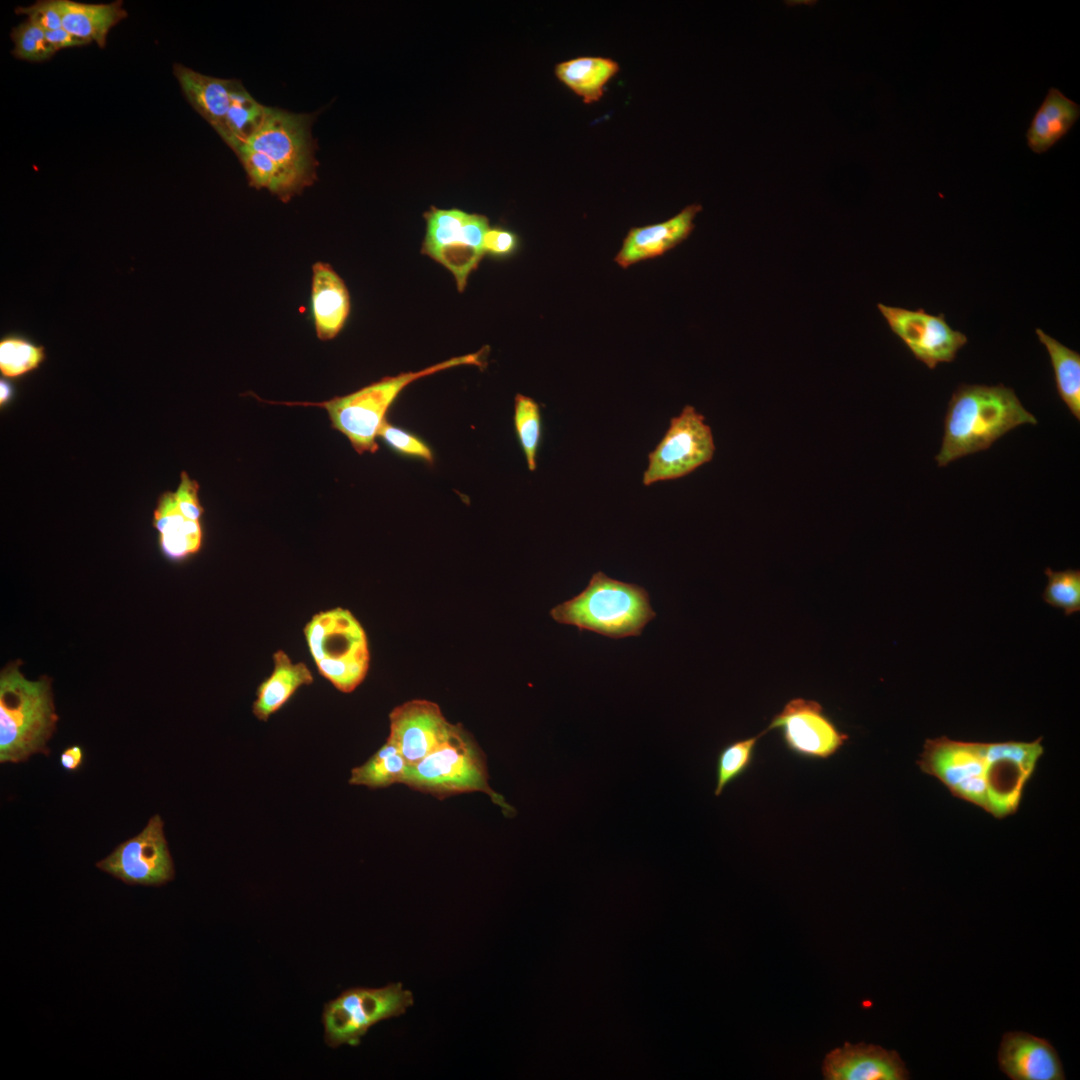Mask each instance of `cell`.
<instances>
[{
	"label": "cell",
	"instance_id": "20",
	"mask_svg": "<svg viewBox=\"0 0 1080 1080\" xmlns=\"http://www.w3.org/2000/svg\"><path fill=\"white\" fill-rule=\"evenodd\" d=\"M153 526L159 537L162 554L171 561H181L197 553L202 545L200 521L188 518L180 509L174 492L163 493L153 513Z\"/></svg>",
	"mask_w": 1080,
	"mask_h": 1080
},
{
	"label": "cell",
	"instance_id": "21",
	"mask_svg": "<svg viewBox=\"0 0 1080 1080\" xmlns=\"http://www.w3.org/2000/svg\"><path fill=\"white\" fill-rule=\"evenodd\" d=\"M173 74L193 109L220 132L239 80L204 75L180 63L173 65Z\"/></svg>",
	"mask_w": 1080,
	"mask_h": 1080
},
{
	"label": "cell",
	"instance_id": "23",
	"mask_svg": "<svg viewBox=\"0 0 1080 1080\" xmlns=\"http://www.w3.org/2000/svg\"><path fill=\"white\" fill-rule=\"evenodd\" d=\"M273 660V672L259 685L252 706L254 716L261 721H267L284 706L298 688L313 682L308 667L301 662L293 663L285 652L277 651Z\"/></svg>",
	"mask_w": 1080,
	"mask_h": 1080
},
{
	"label": "cell",
	"instance_id": "4",
	"mask_svg": "<svg viewBox=\"0 0 1080 1080\" xmlns=\"http://www.w3.org/2000/svg\"><path fill=\"white\" fill-rule=\"evenodd\" d=\"M551 617L613 639L639 636L656 617L646 589L634 583L594 573L586 588L575 597L555 606Z\"/></svg>",
	"mask_w": 1080,
	"mask_h": 1080
},
{
	"label": "cell",
	"instance_id": "30",
	"mask_svg": "<svg viewBox=\"0 0 1080 1080\" xmlns=\"http://www.w3.org/2000/svg\"><path fill=\"white\" fill-rule=\"evenodd\" d=\"M44 360V347L21 335L10 334L0 341V372L6 378L22 377Z\"/></svg>",
	"mask_w": 1080,
	"mask_h": 1080
},
{
	"label": "cell",
	"instance_id": "7",
	"mask_svg": "<svg viewBox=\"0 0 1080 1080\" xmlns=\"http://www.w3.org/2000/svg\"><path fill=\"white\" fill-rule=\"evenodd\" d=\"M319 673L341 692L355 690L369 668L365 630L353 614L335 608L315 615L304 629Z\"/></svg>",
	"mask_w": 1080,
	"mask_h": 1080
},
{
	"label": "cell",
	"instance_id": "11",
	"mask_svg": "<svg viewBox=\"0 0 1080 1080\" xmlns=\"http://www.w3.org/2000/svg\"><path fill=\"white\" fill-rule=\"evenodd\" d=\"M714 452L710 426L693 406L686 405L679 415L671 418L665 435L648 454L643 484L650 486L684 477L711 461Z\"/></svg>",
	"mask_w": 1080,
	"mask_h": 1080
},
{
	"label": "cell",
	"instance_id": "36",
	"mask_svg": "<svg viewBox=\"0 0 1080 1080\" xmlns=\"http://www.w3.org/2000/svg\"><path fill=\"white\" fill-rule=\"evenodd\" d=\"M518 246V236L510 230L499 227H490L483 240L485 253L496 256L511 255L517 250Z\"/></svg>",
	"mask_w": 1080,
	"mask_h": 1080
},
{
	"label": "cell",
	"instance_id": "19",
	"mask_svg": "<svg viewBox=\"0 0 1080 1080\" xmlns=\"http://www.w3.org/2000/svg\"><path fill=\"white\" fill-rule=\"evenodd\" d=\"M350 295L344 280L322 261L312 266L311 312L319 340L334 339L350 314Z\"/></svg>",
	"mask_w": 1080,
	"mask_h": 1080
},
{
	"label": "cell",
	"instance_id": "18",
	"mask_svg": "<svg viewBox=\"0 0 1080 1080\" xmlns=\"http://www.w3.org/2000/svg\"><path fill=\"white\" fill-rule=\"evenodd\" d=\"M701 211L702 206L694 203L666 221L631 228L614 261L627 269L638 262L664 255L690 236L695 228L694 219Z\"/></svg>",
	"mask_w": 1080,
	"mask_h": 1080
},
{
	"label": "cell",
	"instance_id": "38",
	"mask_svg": "<svg viewBox=\"0 0 1080 1080\" xmlns=\"http://www.w3.org/2000/svg\"><path fill=\"white\" fill-rule=\"evenodd\" d=\"M84 751L79 745L67 747L60 755V764L67 771H76L82 764Z\"/></svg>",
	"mask_w": 1080,
	"mask_h": 1080
},
{
	"label": "cell",
	"instance_id": "17",
	"mask_svg": "<svg viewBox=\"0 0 1080 1080\" xmlns=\"http://www.w3.org/2000/svg\"><path fill=\"white\" fill-rule=\"evenodd\" d=\"M1000 1070L1012 1080H1063L1056 1049L1044 1039L1022 1031L1003 1035L997 1054Z\"/></svg>",
	"mask_w": 1080,
	"mask_h": 1080
},
{
	"label": "cell",
	"instance_id": "24",
	"mask_svg": "<svg viewBox=\"0 0 1080 1080\" xmlns=\"http://www.w3.org/2000/svg\"><path fill=\"white\" fill-rule=\"evenodd\" d=\"M62 13L63 28L74 36L95 42L104 48L110 30L127 18L123 1L90 4L73 0H58Z\"/></svg>",
	"mask_w": 1080,
	"mask_h": 1080
},
{
	"label": "cell",
	"instance_id": "29",
	"mask_svg": "<svg viewBox=\"0 0 1080 1080\" xmlns=\"http://www.w3.org/2000/svg\"><path fill=\"white\" fill-rule=\"evenodd\" d=\"M767 733L736 740L725 745L716 760V786L714 795L720 796L726 786L740 778L752 765L759 739Z\"/></svg>",
	"mask_w": 1080,
	"mask_h": 1080
},
{
	"label": "cell",
	"instance_id": "12",
	"mask_svg": "<svg viewBox=\"0 0 1080 1080\" xmlns=\"http://www.w3.org/2000/svg\"><path fill=\"white\" fill-rule=\"evenodd\" d=\"M96 867L128 885L162 886L172 881L174 863L161 816L153 815L141 832L120 843Z\"/></svg>",
	"mask_w": 1080,
	"mask_h": 1080
},
{
	"label": "cell",
	"instance_id": "10",
	"mask_svg": "<svg viewBox=\"0 0 1080 1080\" xmlns=\"http://www.w3.org/2000/svg\"><path fill=\"white\" fill-rule=\"evenodd\" d=\"M316 115L267 107L261 126L243 143L268 156L304 188L309 187L317 179L316 142L311 135Z\"/></svg>",
	"mask_w": 1080,
	"mask_h": 1080
},
{
	"label": "cell",
	"instance_id": "26",
	"mask_svg": "<svg viewBox=\"0 0 1080 1080\" xmlns=\"http://www.w3.org/2000/svg\"><path fill=\"white\" fill-rule=\"evenodd\" d=\"M1035 332L1049 354L1058 395L1071 414L1079 420L1080 354L1049 336L1040 328H1037Z\"/></svg>",
	"mask_w": 1080,
	"mask_h": 1080
},
{
	"label": "cell",
	"instance_id": "25",
	"mask_svg": "<svg viewBox=\"0 0 1080 1080\" xmlns=\"http://www.w3.org/2000/svg\"><path fill=\"white\" fill-rule=\"evenodd\" d=\"M619 64L607 57L582 56L558 63L555 75L585 103L598 101L606 84L618 73Z\"/></svg>",
	"mask_w": 1080,
	"mask_h": 1080
},
{
	"label": "cell",
	"instance_id": "34",
	"mask_svg": "<svg viewBox=\"0 0 1080 1080\" xmlns=\"http://www.w3.org/2000/svg\"><path fill=\"white\" fill-rule=\"evenodd\" d=\"M378 437L402 455L418 458L427 463L433 462V453L423 440L404 429L393 426L386 420L378 432Z\"/></svg>",
	"mask_w": 1080,
	"mask_h": 1080
},
{
	"label": "cell",
	"instance_id": "39",
	"mask_svg": "<svg viewBox=\"0 0 1080 1080\" xmlns=\"http://www.w3.org/2000/svg\"><path fill=\"white\" fill-rule=\"evenodd\" d=\"M13 395V387L7 380L1 379L0 381V403L1 406L6 404Z\"/></svg>",
	"mask_w": 1080,
	"mask_h": 1080
},
{
	"label": "cell",
	"instance_id": "16",
	"mask_svg": "<svg viewBox=\"0 0 1080 1080\" xmlns=\"http://www.w3.org/2000/svg\"><path fill=\"white\" fill-rule=\"evenodd\" d=\"M822 1073L826 1080H906L909 1071L900 1055L874 1044H851L830 1051Z\"/></svg>",
	"mask_w": 1080,
	"mask_h": 1080
},
{
	"label": "cell",
	"instance_id": "31",
	"mask_svg": "<svg viewBox=\"0 0 1080 1080\" xmlns=\"http://www.w3.org/2000/svg\"><path fill=\"white\" fill-rule=\"evenodd\" d=\"M514 426L528 469L535 471L542 435V419L540 406L531 397L522 394L515 396Z\"/></svg>",
	"mask_w": 1080,
	"mask_h": 1080
},
{
	"label": "cell",
	"instance_id": "14",
	"mask_svg": "<svg viewBox=\"0 0 1080 1080\" xmlns=\"http://www.w3.org/2000/svg\"><path fill=\"white\" fill-rule=\"evenodd\" d=\"M877 308L891 331L929 369L939 363L952 362L967 343V336L954 330L943 313L932 315L923 308L912 310L882 303H878Z\"/></svg>",
	"mask_w": 1080,
	"mask_h": 1080
},
{
	"label": "cell",
	"instance_id": "6",
	"mask_svg": "<svg viewBox=\"0 0 1080 1080\" xmlns=\"http://www.w3.org/2000/svg\"><path fill=\"white\" fill-rule=\"evenodd\" d=\"M404 784L437 798L483 792L506 816L515 814L504 797L490 787L484 753L461 724H453L440 745L409 765Z\"/></svg>",
	"mask_w": 1080,
	"mask_h": 1080
},
{
	"label": "cell",
	"instance_id": "8",
	"mask_svg": "<svg viewBox=\"0 0 1080 1080\" xmlns=\"http://www.w3.org/2000/svg\"><path fill=\"white\" fill-rule=\"evenodd\" d=\"M413 1004L412 992L399 982L346 989L324 1005V1041L331 1048L357 1046L372 1026L404 1014Z\"/></svg>",
	"mask_w": 1080,
	"mask_h": 1080
},
{
	"label": "cell",
	"instance_id": "5",
	"mask_svg": "<svg viewBox=\"0 0 1080 1080\" xmlns=\"http://www.w3.org/2000/svg\"><path fill=\"white\" fill-rule=\"evenodd\" d=\"M480 350L454 357L420 371L387 376L350 394L330 400L313 402H283L286 405L317 406L327 411L332 427L344 434L359 454L374 453L376 438L385 415L401 391L412 382L442 370L461 365H482Z\"/></svg>",
	"mask_w": 1080,
	"mask_h": 1080
},
{
	"label": "cell",
	"instance_id": "9",
	"mask_svg": "<svg viewBox=\"0 0 1080 1080\" xmlns=\"http://www.w3.org/2000/svg\"><path fill=\"white\" fill-rule=\"evenodd\" d=\"M426 234L422 253L448 269L463 292L470 274L478 267L485 251L483 240L490 228L488 218L460 209L431 207L424 214Z\"/></svg>",
	"mask_w": 1080,
	"mask_h": 1080
},
{
	"label": "cell",
	"instance_id": "35",
	"mask_svg": "<svg viewBox=\"0 0 1080 1080\" xmlns=\"http://www.w3.org/2000/svg\"><path fill=\"white\" fill-rule=\"evenodd\" d=\"M16 14L27 15V19L40 25L46 31L63 28L62 13L58 0H38L31 6L17 7Z\"/></svg>",
	"mask_w": 1080,
	"mask_h": 1080
},
{
	"label": "cell",
	"instance_id": "37",
	"mask_svg": "<svg viewBox=\"0 0 1080 1080\" xmlns=\"http://www.w3.org/2000/svg\"><path fill=\"white\" fill-rule=\"evenodd\" d=\"M46 36L56 52L64 48L81 47L90 44L88 41L74 36L64 28L46 31Z\"/></svg>",
	"mask_w": 1080,
	"mask_h": 1080
},
{
	"label": "cell",
	"instance_id": "3",
	"mask_svg": "<svg viewBox=\"0 0 1080 1080\" xmlns=\"http://www.w3.org/2000/svg\"><path fill=\"white\" fill-rule=\"evenodd\" d=\"M57 721L51 679L29 680L19 662L8 664L0 674V762L48 755L47 743Z\"/></svg>",
	"mask_w": 1080,
	"mask_h": 1080
},
{
	"label": "cell",
	"instance_id": "33",
	"mask_svg": "<svg viewBox=\"0 0 1080 1080\" xmlns=\"http://www.w3.org/2000/svg\"><path fill=\"white\" fill-rule=\"evenodd\" d=\"M10 37L14 43L12 54L19 60L44 62L56 53L47 39L46 30L29 19L14 27Z\"/></svg>",
	"mask_w": 1080,
	"mask_h": 1080
},
{
	"label": "cell",
	"instance_id": "32",
	"mask_svg": "<svg viewBox=\"0 0 1080 1080\" xmlns=\"http://www.w3.org/2000/svg\"><path fill=\"white\" fill-rule=\"evenodd\" d=\"M1048 582L1043 592L1047 604L1062 609L1066 616L1080 611V570L1065 569L1054 571L1047 567L1044 571Z\"/></svg>",
	"mask_w": 1080,
	"mask_h": 1080
},
{
	"label": "cell",
	"instance_id": "15",
	"mask_svg": "<svg viewBox=\"0 0 1080 1080\" xmlns=\"http://www.w3.org/2000/svg\"><path fill=\"white\" fill-rule=\"evenodd\" d=\"M389 721L387 740L399 749L409 765L440 745L453 726L436 703L424 699H413L395 707Z\"/></svg>",
	"mask_w": 1080,
	"mask_h": 1080
},
{
	"label": "cell",
	"instance_id": "28",
	"mask_svg": "<svg viewBox=\"0 0 1080 1080\" xmlns=\"http://www.w3.org/2000/svg\"><path fill=\"white\" fill-rule=\"evenodd\" d=\"M266 110L267 107L257 102L241 81H238L232 92L224 127L218 132L219 136L233 149L257 131L265 118Z\"/></svg>",
	"mask_w": 1080,
	"mask_h": 1080
},
{
	"label": "cell",
	"instance_id": "13",
	"mask_svg": "<svg viewBox=\"0 0 1080 1080\" xmlns=\"http://www.w3.org/2000/svg\"><path fill=\"white\" fill-rule=\"evenodd\" d=\"M765 730L779 731L788 751L812 760L829 759L849 739L818 701L801 697L789 700Z\"/></svg>",
	"mask_w": 1080,
	"mask_h": 1080
},
{
	"label": "cell",
	"instance_id": "2",
	"mask_svg": "<svg viewBox=\"0 0 1080 1080\" xmlns=\"http://www.w3.org/2000/svg\"><path fill=\"white\" fill-rule=\"evenodd\" d=\"M1037 419L1003 384H960L953 392L944 419V435L935 460L940 467L988 449L1012 429L1036 425Z\"/></svg>",
	"mask_w": 1080,
	"mask_h": 1080
},
{
	"label": "cell",
	"instance_id": "27",
	"mask_svg": "<svg viewBox=\"0 0 1080 1080\" xmlns=\"http://www.w3.org/2000/svg\"><path fill=\"white\" fill-rule=\"evenodd\" d=\"M408 769L409 763L399 749L386 740L367 761L351 770L349 784L371 789L404 784Z\"/></svg>",
	"mask_w": 1080,
	"mask_h": 1080
},
{
	"label": "cell",
	"instance_id": "22",
	"mask_svg": "<svg viewBox=\"0 0 1080 1080\" xmlns=\"http://www.w3.org/2000/svg\"><path fill=\"white\" fill-rule=\"evenodd\" d=\"M1080 117V106L1061 90L1049 88L1026 132L1028 148L1042 154L1059 142Z\"/></svg>",
	"mask_w": 1080,
	"mask_h": 1080
},
{
	"label": "cell",
	"instance_id": "1",
	"mask_svg": "<svg viewBox=\"0 0 1080 1080\" xmlns=\"http://www.w3.org/2000/svg\"><path fill=\"white\" fill-rule=\"evenodd\" d=\"M1042 737L1031 741L967 742L927 739L917 764L953 796L995 818L1014 814L1043 755Z\"/></svg>",
	"mask_w": 1080,
	"mask_h": 1080
}]
</instances>
